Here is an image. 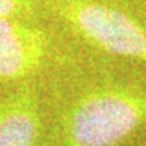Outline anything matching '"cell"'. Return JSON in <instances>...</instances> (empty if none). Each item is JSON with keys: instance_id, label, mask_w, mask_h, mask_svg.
I'll return each instance as SVG.
<instances>
[{"instance_id": "5b68a950", "label": "cell", "mask_w": 146, "mask_h": 146, "mask_svg": "<svg viewBox=\"0 0 146 146\" xmlns=\"http://www.w3.org/2000/svg\"><path fill=\"white\" fill-rule=\"evenodd\" d=\"M21 8V0H0V16H11Z\"/></svg>"}, {"instance_id": "3957f363", "label": "cell", "mask_w": 146, "mask_h": 146, "mask_svg": "<svg viewBox=\"0 0 146 146\" xmlns=\"http://www.w3.org/2000/svg\"><path fill=\"white\" fill-rule=\"evenodd\" d=\"M46 54L47 37L42 31L0 16V78L29 76L42 65Z\"/></svg>"}, {"instance_id": "277c9868", "label": "cell", "mask_w": 146, "mask_h": 146, "mask_svg": "<svg viewBox=\"0 0 146 146\" xmlns=\"http://www.w3.org/2000/svg\"><path fill=\"white\" fill-rule=\"evenodd\" d=\"M37 131V101L29 88L0 101V146H34Z\"/></svg>"}, {"instance_id": "7a4b0ae2", "label": "cell", "mask_w": 146, "mask_h": 146, "mask_svg": "<svg viewBox=\"0 0 146 146\" xmlns=\"http://www.w3.org/2000/svg\"><path fill=\"white\" fill-rule=\"evenodd\" d=\"M63 15L98 47L146 62V29L125 13L101 3L75 0L65 3Z\"/></svg>"}, {"instance_id": "6da1fadb", "label": "cell", "mask_w": 146, "mask_h": 146, "mask_svg": "<svg viewBox=\"0 0 146 146\" xmlns=\"http://www.w3.org/2000/svg\"><path fill=\"white\" fill-rule=\"evenodd\" d=\"M146 119V96L128 88H106L73 106L65 125V146H115Z\"/></svg>"}]
</instances>
